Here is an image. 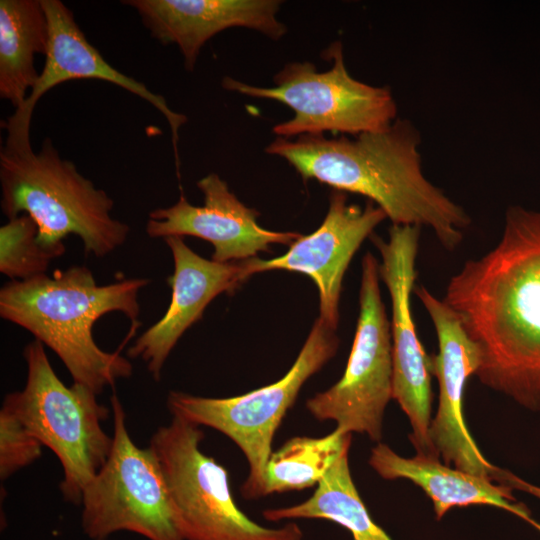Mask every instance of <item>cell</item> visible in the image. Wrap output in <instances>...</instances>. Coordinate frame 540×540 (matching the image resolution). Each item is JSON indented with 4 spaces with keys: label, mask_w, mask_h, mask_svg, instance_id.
<instances>
[{
    "label": "cell",
    "mask_w": 540,
    "mask_h": 540,
    "mask_svg": "<svg viewBox=\"0 0 540 540\" xmlns=\"http://www.w3.org/2000/svg\"><path fill=\"white\" fill-rule=\"evenodd\" d=\"M443 302L475 345V376L540 411V211L511 206L502 235L448 281Z\"/></svg>",
    "instance_id": "6da1fadb"
},
{
    "label": "cell",
    "mask_w": 540,
    "mask_h": 540,
    "mask_svg": "<svg viewBox=\"0 0 540 540\" xmlns=\"http://www.w3.org/2000/svg\"><path fill=\"white\" fill-rule=\"evenodd\" d=\"M421 137L408 120L347 138L323 134L277 137L266 152L287 160L306 179L365 196L394 225L430 228L449 251L471 224L466 211L423 174Z\"/></svg>",
    "instance_id": "7a4b0ae2"
},
{
    "label": "cell",
    "mask_w": 540,
    "mask_h": 540,
    "mask_svg": "<svg viewBox=\"0 0 540 540\" xmlns=\"http://www.w3.org/2000/svg\"><path fill=\"white\" fill-rule=\"evenodd\" d=\"M148 278H127L98 285L85 266L56 270L24 281L11 280L0 289V316L30 332L63 362L73 383L99 395L133 373L121 350L136 333L131 326L114 352L102 350L93 337L95 322L120 312L131 324L139 323L138 295Z\"/></svg>",
    "instance_id": "3957f363"
},
{
    "label": "cell",
    "mask_w": 540,
    "mask_h": 540,
    "mask_svg": "<svg viewBox=\"0 0 540 540\" xmlns=\"http://www.w3.org/2000/svg\"><path fill=\"white\" fill-rule=\"evenodd\" d=\"M0 185L2 213L8 219L31 217L43 247L65 249L63 240L74 234L86 254L104 257L128 238L129 225L111 216L112 198L63 159L48 138L36 153L30 140L6 138Z\"/></svg>",
    "instance_id": "277c9868"
},
{
    "label": "cell",
    "mask_w": 540,
    "mask_h": 540,
    "mask_svg": "<svg viewBox=\"0 0 540 540\" xmlns=\"http://www.w3.org/2000/svg\"><path fill=\"white\" fill-rule=\"evenodd\" d=\"M23 356L27 378L21 391L6 395L9 410L42 445L59 459L63 469L60 490L64 498L81 505L82 493L106 462L113 443L102 427L109 409L88 387L66 386L50 364L44 345L33 340Z\"/></svg>",
    "instance_id": "5b68a950"
},
{
    "label": "cell",
    "mask_w": 540,
    "mask_h": 540,
    "mask_svg": "<svg viewBox=\"0 0 540 540\" xmlns=\"http://www.w3.org/2000/svg\"><path fill=\"white\" fill-rule=\"evenodd\" d=\"M335 330L318 317L289 371L278 381L248 393L209 398L169 392L167 407L172 416L213 428L242 451L249 466L241 486L244 498L264 497L265 470L274 435L305 382L336 354L339 339Z\"/></svg>",
    "instance_id": "8992f818"
},
{
    "label": "cell",
    "mask_w": 540,
    "mask_h": 540,
    "mask_svg": "<svg viewBox=\"0 0 540 540\" xmlns=\"http://www.w3.org/2000/svg\"><path fill=\"white\" fill-rule=\"evenodd\" d=\"M203 438L199 426L172 416L148 446L160 465L183 540H303L295 522L269 528L238 508L228 471L202 452Z\"/></svg>",
    "instance_id": "52a82bcc"
},
{
    "label": "cell",
    "mask_w": 540,
    "mask_h": 540,
    "mask_svg": "<svg viewBox=\"0 0 540 540\" xmlns=\"http://www.w3.org/2000/svg\"><path fill=\"white\" fill-rule=\"evenodd\" d=\"M331 68L318 72L311 62H292L274 76V87H257L224 77L229 91L272 99L290 107L294 116L274 126L278 137L318 135L325 131L353 136L384 129L396 120L397 105L388 87L354 79L347 71L342 44L325 51Z\"/></svg>",
    "instance_id": "ba28073f"
},
{
    "label": "cell",
    "mask_w": 540,
    "mask_h": 540,
    "mask_svg": "<svg viewBox=\"0 0 540 540\" xmlns=\"http://www.w3.org/2000/svg\"><path fill=\"white\" fill-rule=\"evenodd\" d=\"M110 454L82 493L81 523L92 540L128 531L148 540H183L160 465L131 439L124 407L113 393Z\"/></svg>",
    "instance_id": "9c48e42d"
},
{
    "label": "cell",
    "mask_w": 540,
    "mask_h": 540,
    "mask_svg": "<svg viewBox=\"0 0 540 540\" xmlns=\"http://www.w3.org/2000/svg\"><path fill=\"white\" fill-rule=\"evenodd\" d=\"M379 262L370 252L362 259L359 315L341 379L306 401L318 420H332L345 433L366 434L380 442L388 402L393 399L390 320L379 287Z\"/></svg>",
    "instance_id": "30bf717a"
},
{
    "label": "cell",
    "mask_w": 540,
    "mask_h": 540,
    "mask_svg": "<svg viewBox=\"0 0 540 540\" xmlns=\"http://www.w3.org/2000/svg\"><path fill=\"white\" fill-rule=\"evenodd\" d=\"M420 229L392 224L387 240L371 235V241L379 251V276L391 301L393 399L409 419V438L417 454L439 457L429 439L433 400L430 356L419 339L411 308Z\"/></svg>",
    "instance_id": "8fae6325"
},
{
    "label": "cell",
    "mask_w": 540,
    "mask_h": 540,
    "mask_svg": "<svg viewBox=\"0 0 540 540\" xmlns=\"http://www.w3.org/2000/svg\"><path fill=\"white\" fill-rule=\"evenodd\" d=\"M414 294L427 311L438 341L430 371L438 382L439 403L429 439L446 465L494 481L499 467L485 458L464 418L466 383L479 366L477 349L442 299L422 285L415 287Z\"/></svg>",
    "instance_id": "7c38bea8"
},
{
    "label": "cell",
    "mask_w": 540,
    "mask_h": 540,
    "mask_svg": "<svg viewBox=\"0 0 540 540\" xmlns=\"http://www.w3.org/2000/svg\"><path fill=\"white\" fill-rule=\"evenodd\" d=\"M387 217L368 201L365 207L347 202L344 192L334 190L322 224L311 234L301 235L281 256L243 260L250 276L271 270L299 272L309 276L318 288L319 317L336 329L344 274L356 251Z\"/></svg>",
    "instance_id": "4fadbf2b"
},
{
    "label": "cell",
    "mask_w": 540,
    "mask_h": 540,
    "mask_svg": "<svg viewBox=\"0 0 540 540\" xmlns=\"http://www.w3.org/2000/svg\"><path fill=\"white\" fill-rule=\"evenodd\" d=\"M204 197L202 206L191 204L183 194L170 207L148 215L145 231L150 238L191 236L213 245L212 260L226 263L256 257L270 251L271 244L291 245L301 235L267 230L257 223L258 211L248 208L216 173L197 182Z\"/></svg>",
    "instance_id": "5bb4252c"
},
{
    "label": "cell",
    "mask_w": 540,
    "mask_h": 540,
    "mask_svg": "<svg viewBox=\"0 0 540 540\" xmlns=\"http://www.w3.org/2000/svg\"><path fill=\"white\" fill-rule=\"evenodd\" d=\"M42 4L49 24V42L44 66L25 103L2 125L7 133L30 134L32 114L37 102L55 86L74 79H98L142 98L166 118L178 163V132L187 121L186 116L173 111L165 98L153 93L144 83L110 65L87 40L72 11L62 1L42 0Z\"/></svg>",
    "instance_id": "9a60e30c"
},
{
    "label": "cell",
    "mask_w": 540,
    "mask_h": 540,
    "mask_svg": "<svg viewBox=\"0 0 540 540\" xmlns=\"http://www.w3.org/2000/svg\"><path fill=\"white\" fill-rule=\"evenodd\" d=\"M173 258V274L168 278L171 299L165 314L145 330L128 349L132 359L145 362L154 380L159 381L164 364L175 345L209 303L218 295L233 293L248 278L243 261L216 262L203 258L180 236L163 239Z\"/></svg>",
    "instance_id": "2e32d148"
},
{
    "label": "cell",
    "mask_w": 540,
    "mask_h": 540,
    "mask_svg": "<svg viewBox=\"0 0 540 540\" xmlns=\"http://www.w3.org/2000/svg\"><path fill=\"white\" fill-rule=\"evenodd\" d=\"M134 8L153 38L164 45L175 44L184 57L185 68L193 70L203 45L217 33L245 27L279 39L286 26L276 14V0H126Z\"/></svg>",
    "instance_id": "e0dca14e"
},
{
    "label": "cell",
    "mask_w": 540,
    "mask_h": 540,
    "mask_svg": "<svg viewBox=\"0 0 540 540\" xmlns=\"http://www.w3.org/2000/svg\"><path fill=\"white\" fill-rule=\"evenodd\" d=\"M368 462L383 479H407L418 485L431 499L438 520L453 507L488 505L504 509L540 531V524L531 518L529 510L514 503L511 488L453 469L442 464L439 457L417 454L405 458L379 442L372 448Z\"/></svg>",
    "instance_id": "ac0fdd59"
},
{
    "label": "cell",
    "mask_w": 540,
    "mask_h": 540,
    "mask_svg": "<svg viewBox=\"0 0 540 540\" xmlns=\"http://www.w3.org/2000/svg\"><path fill=\"white\" fill-rule=\"evenodd\" d=\"M49 24L42 0L0 1V97L20 108L39 73L36 54L45 56Z\"/></svg>",
    "instance_id": "d6986e66"
},
{
    "label": "cell",
    "mask_w": 540,
    "mask_h": 540,
    "mask_svg": "<svg viewBox=\"0 0 540 540\" xmlns=\"http://www.w3.org/2000/svg\"><path fill=\"white\" fill-rule=\"evenodd\" d=\"M349 450L335 460L310 498L288 507L266 509L271 522L290 519H322L346 528L353 540H392L369 514L354 484L349 467Z\"/></svg>",
    "instance_id": "ffe728a7"
},
{
    "label": "cell",
    "mask_w": 540,
    "mask_h": 540,
    "mask_svg": "<svg viewBox=\"0 0 540 540\" xmlns=\"http://www.w3.org/2000/svg\"><path fill=\"white\" fill-rule=\"evenodd\" d=\"M351 441V433L336 428L323 437L290 438L268 459L264 496L317 485Z\"/></svg>",
    "instance_id": "44dd1931"
},
{
    "label": "cell",
    "mask_w": 540,
    "mask_h": 540,
    "mask_svg": "<svg viewBox=\"0 0 540 540\" xmlns=\"http://www.w3.org/2000/svg\"><path fill=\"white\" fill-rule=\"evenodd\" d=\"M38 227L21 214L0 227V272L11 280L24 281L46 274L50 263L65 249H49L39 244Z\"/></svg>",
    "instance_id": "7402d4cb"
},
{
    "label": "cell",
    "mask_w": 540,
    "mask_h": 540,
    "mask_svg": "<svg viewBox=\"0 0 540 540\" xmlns=\"http://www.w3.org/2000/svg\"><path fill=\"white\" fill-rule=\"evenodd\" d=\"M42 444L6 408L0 410V477L6 480L42 454Z\"/></svg>",
    "instance_id": "603a6c76"
},
{
    "label": "cell",
    "mask_w": 540,
    "mask_h": 540,
    "mask_svg": "<svg viewBox=\"0 0 540 540\" xmlns=\"http://www.w3.org/2000/svg\"><path fill=\"white\" fill-rule=\"evenodd\" d=\"M495 482L506 485L512 490H519V491L528 493L534 496L535 498H537L538 500H540V487L539 486L523 480L522 478L516 476L515 474L511 473L508 470L499 468L495 477Z\"/></svg>",
    "instance_id": "cb8c5ba5"
}]
</instances>
